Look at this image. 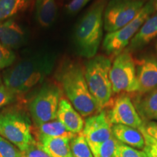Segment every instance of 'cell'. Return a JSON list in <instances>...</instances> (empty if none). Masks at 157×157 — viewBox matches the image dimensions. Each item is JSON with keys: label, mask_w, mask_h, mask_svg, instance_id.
<instances>
[{"label": "cell", "mask_w": 157, "mask_h": 157, "mask_svg": "<svg viewBox=\"0 0 157 157\" xmlns=\"http://www.w3.org/2000/svg\"><path fill=\"white\" fill-rule=\"evenodd\" d=\"M55 57L51 54L35 55L12 65L3 72V84L11 91L20 95L42 84L52 73Z\"/></svg>", "instance_id": "6da1fadb"}, {"label": "cell", "mask_w": 157, "mask_h": 157, "mask_svg": "<svg viewBox=\"0 0 157 157\" xmlns=\"http://www.w3.org/2000/svg\"><path fill=\"white\" fill-rule=\"evenodd\" d=\"M56 77L65 95L82 117H90L101 111L90 93L81 65L66 63L59 69Z\"/></svg>", "instance_id": "7a4b0ae2"}, {"label": "cell", "mask_w": 157, "mask_h": 157, "mask_svg": "<svg viewBox=\"0 0 157 157\" xmlns=\"http://www.w3.org/2000/svg\"><path fill=\"white\" fill-rule=\"evenodd\" d=\"M105 5V0H97L76 24L74 39L80 56L90 59L97 55L103 39Z\"/></svg>", "instance_id": "3957f363"}, {"label": "cell", "mask_w": 157, "mask_h": 157, "mask_svg": "<svg viewBox=\"0 0 157 157\" xmlns=\"http://www.w3.org/2000/svg\"><path fill=\"white\" fill-rule=\"evenodd\" d=\"M111 59L105 56H95L84 64V76L88 88L100 111L109 106L113 95L109 72Z\"/></svg>", "instance_id": "277c9868"}, {"label": "cell", "mask_w": 157, "mask_h": 157, "mask_svg": "<svg viewBox=\"0 0 157 157\" xmlns=\"http://www.w3.org/2000/svg\"><path fill=\"white\" fill-rule=\"evenodd\" d=\"M0 136L14 144L21 151L34 140L29 119L17 109L0 111Z\"/></svg>", "instance_id": "5b68a950"}, {"label": "cell", "mask_w": 157, "mask_h": 157, "mask_svg": "<svg viewBox=\"0 0 157 157\" xmlns=\"http://www.w3.org/2000/svg\"><path fill=\"white\" fill-rule=\"evenodd\" d=\"M156 0H149L141 8L132 21L122 28L113 32L107 33L103 41V50L109 55L119 54L128 46L143 23L155 10Z\"/></svg>", "instance_id": "8992f818"}, {"label": "cell", "mask_w": 157, "mask_h": 157, "mask_svg": "<svg viewBox=\"0 0 157 157\" xmlns=\"http://www.w3.org/2000/svg\"><path fill=\"white\" fill-rule=\"evenodd\" d=\"M109 76L113 93L138 92L135 62L129 51L125 50L117 55L111 63Z\"/></svg>", "instance_id": "52a82bcc"}, {"label": "cell", "mask_w": 157, "mask_h": 157, "mask_svg": "<svg viewBox=\"0 0 157 157\" xmlns=\"http://www.w3.org/2000/svg\"><path fill=\"white\" fill-rule=\"evenodd\" d=\"M60 98L61 90L56 84L48 83L41 87L29 103V111L36 126L57 119Z\"/></svg>", "instance_id": "ba28073f"}, {"label": "cell", "mask_w": 157, "mask_h": 157, "mask_svg": "<svg viewBox=\"0 0 157 157\" xmlns=\"http://www.w3.org/2000/svg\"><path fill=\"white\" fill-rule=\"evenodd\" d=\"M146 0H110L103 14L104 30L113 32L122 28L136 17Z\"/></svg>", "instance_id": "9c48e42d"}, {"label": "cell", "mask_w": 157, "mask_h": 157, "mask_svg": "<svg viewBox=\"0 0 157 157\" xmlns=\"http://www.w3.org/2000/svg\"><path fill=\"white\" fill-rule=\"evenodd\" d=\"M108 117L111 124L126 125L138 130L145 125L131 98L126 94H121L115 100Z\"/></svg>", "instance_id": "30bf717a"}, {"label": "cell", "mask_w": 157, "mask_h": 157, "mask_svg": "<svg viewBox=\"0 0 157 157\" xmlns=\"http://www.w3.org/2000/svg\"><path fill=\"white\" fill-rule=\"evenodd\" d=\"M111 128L112 124L110 122L107 113L102 110L86 119L82 133L90 149L93 150L113 136Z\"/></svg>", "instance_id": "8fae6325"}, {"label": "cell", "mask_w": 157, "mask_h": 157, "mask_svg": "<svg viewBox=\"0 0 157 157\" xmlns=\"http://www.w3.org/2000/svg\"><path fill=\"white\" fill-rule=\"evenodd\" d=\"M137 81L140 95L157 87V58L154 56L143 57L135 62Z\"/></svg>", "instance_id": "7c38bea8"}, {"label": "cell", "mask_w": 157, "mask_h": 157, "mask_svg": "<svg viewBox=\"0 0 157 157\" xmlns=\"http://www.w3.org/2000/svg\"><path fill=\"white\" fill-rule=\"evenodd\" d=\"M26 36L23 27L14 19L0 23V43L5 48L13 50L25 42Z\"/></svg>", "instance_id": "4fadbf2b"}, {"label": "cell", "mask_w": 157, "mask_h": 157, "mask_svg": "<svg viewBox=\"0 0 157 157\" xmlns=\"http://www.w3.org/2000/svg\"><path fill=\"white\" fill-rule=\"evenodd\" d=\"M57 119L63 124L68 131L73 134H79L83 130L84 121L82 116L66 98H60Z\"/></svg>", "instance_id": "5bb4252c"}, {"label": "cell", "mask_w": 157, "mask_h": 157, "mask_svg": "<svg viewBox=\"0 0 157 157\" xmlns=\"http://www.w3.org/2000/svg\"><path fill=\"white\" fill-rule=\"evenodd\" d=\"M157 36V13L150 16L143 23L137 34L135 35L127 50L135 51L148 44Z\"/></svg>", "instance_id": "9a60e30c"}, {"label": "cell", "mask_w": 157, "mask_h": 157, "mask_svg": "<svg viewBox=\"0 0 157 157\" xmlns=\"http://www.w3.org/2000/svg\"><path fill=\"white\" fill-rule=\"evenodd\" d=\"M113 136L119 142L132 148L144 149V137L140 130L123 124H112Z\"/></svg>", "instance_id": "2e32d148"}, {"label": "cell", "mask_w": 157, "mask_h": 157, "mask_svg": "<svg viewBox=\"0 0 157 157\" xmlns=\"http://www.w3.org/2000/svg\"><path fill=\"white\" fill-rule=\"evenodd\" d=\"M32 135L37 141L44 137H66L71 140L76 135L68 131L58 119L32 127Z\"/></svg>", "instance_id": "e0dca14e"}, {"label": "cell", "mask_w": 157, "mask_h": 157, "mask_svg": "<svg viewBox=\"0 0 157 157\" xmlns=\"http://www.w3.org/2000/svg\"><path fill=\"white\" fill-rule=\"evenodd\" d=\"M56 16V0H36L35 17L39 25L48 28L54 23Z\"/></svg>", "instance_id": "ac0fdd59"}, {"label": "cell", "mask_w": 157, "mask_h": 157, "mask_svg": "<svg viewBox=\"0 0 157 157\" xmlns=\"http://www.w3.org/2000/svg\"><path fill=\"white\" fill-rule=\"evenodd\" d=\"M70 140L66 137H44L38 142L50 157H72Z\"/></svg>", "instance_id": "d6986e66"}, {"label": "cell", "mask_w": 157, "mask_h": 157, "mask_svg": "<svg viewBox=\"0 0 157 157\" xmlns=\"http://www.w3.org/2000/svg\"><path fill=\"white\" fill-rule=\"evenodd\" d=\"M139 97L136 101V109L141 119L148 121L154 119L157 114V87Z\"/></svg>", "instance_id": "ffe728a7"}, {"label": "cell", "mask_w": 157, "mask_h": 157, "mask_svg": "<svg viewBox=\"0 0 157 157\" xmlns=\"http://www.w3.org/2000/svg\"><path fill=\"white\" fill-rule=\"evenodd\" d=\"M31 0H0V23L24 11Z\"/></svg>", "instance_id": "44dd1931"}, {"label": "cell", "mask_w": 157, "mask_h": 157, "mask_svg": "<svg viewBox=\"0 0 157 157\" xmlns=\"http://www.w3.org/2000/svg\"><path fill=\"white\" fill-rule=\"evenodd\" d=\"M72 157H94L89 145L82 133L76 135L70 140Z\"/></svg>", "instance_id": "7402d4cb"}, {"label": "cell", "mask_w": 157, "mask_h": 157, "mask_svg": "<svg viewBox=\"0 0 157 157\" xmlns=\"http://www.w3.org/2000/svg\"><path fill=\"white\" fill-rule=\"evenodd\" d=\"M119 141L112 136L91 150L94 157H116Z\"/></svg>", "instance_id": "603a6c76"}, {"label": "cell", "mask_w": 157, "mask_h": 157, "mask_svg": "<svg viewBox=\"0 0 157 157\" xmlns=\"http://www.w3.org/2000/svg\"><path fill=\"white\" fill-rule=\"evenodd\" d=\"M21 157H50L42 144L34 139L25 150L21 151Z\"/></svg>", "instance_id": "cb8c5ba5"}, {"label": "cell", "mask_w": 157, "mask_h": 157, "mask_svg": "<svg viewBox=\"0 0 157 157\" xmlns=\"http://www.w3.org/2000/svg\"><path fill=\"white\" fill-rule=\"evenodd\" d=\"M0 157H21V151L10 141L0 136Z\"/></svg>", "instance_id": "d4e9b609"}, {"label": "cell", "mask_w": 157, "mask_h": 157, "mask_svg": "<svg viewBox=\"0 0 157 157\" xmlns=\"http://www.w3.org/2000/svg\"><path fill=\"white\" fill-rule=\"evenodd\" d=\"M116 157H148L144 151H137L136 149L119 141L117 146Z\"/></svg>", "instance_id": "484cf974"}, {"label": "cell", "mask_w": 157, "mask_h": 157, "mask_svg": "<svg viewBox=\"0 0 157 157\" xmlns=\"http://www.w3.org/2000/svg\"><path fill=\"white\" fill-rule=\"evenodd\" d=\"M15 55L13 50H8L0 43V69L8 68L14 63Z\"/></svg>", "instance_id": "4316f807"}, {"label": "cell", "mask_w": 157, "mask_h": 157, "mask_svg": "<svg viewBox=\"0 0 157 157\" xmlns=\"http://www.w3.org/2000/svg\"><path fill=\"white\" fill-rule=\"evenodd\" d=\"M17 95L8 89L5 84L0 86V109L13 102Z\"/></svg>", "instance_id": "83f0119b"}, {"label": "cell", "mask_w": 157, "mask_h": 157, "mask_svg": "<svg viewBox=\"0 0 157 157\" xmlns=\"http://www.w3.org/2000/svg\"><path fill=\"white\" fill-rule=\"evenodd\" d=\"M140 131L142 133L143 137H144L145 143H146V146L143 150L147 151L151 154L154 156H157V140H154L153 137L147 134L144 130V127L142 129H140Z\"/></svg>", "instance_id": "f1b7e54d"}, {"label": "cell", "mask_w": 157, "mask_h": 157, "mask_svg": "<svg viewBox=\"0 0 157 157\" xmlns=\"http://www.w3.org/2000/svg\"><path fill=\"white\" fill-rule=\"evenodd\" d=\"M90 0H71L67 5V11L69 14L74 15L84 8Z\"/></svg>", "instance_id": "f546056e"}, {"label": "cell", "mask_w": 157, "mask_h": 157, "mask_svg": "<svg viewBox=\"0 0 157 157\" xmlns=\"http://www.w3.org/2000/svg\"><path fill=\"white\" fill-rule=\"evenodd\" d=\"M144 130L149 136L157 140V122L148 121L145 124Z\"/></svg>", "instance_id": "4dcf8cb0"}, {"label": "cell", "mask_w": 157, "mask_h": 157, "mask_svg": "<svg viewBox=\"0 0 157 157\" xmlns=\"http://www.w3.org/2000/svg\"><path fill=\"white\" fill-rule=\"evenodd\" d=\"M143 151L146 153V155H147V156H148V157H157V156H154V155H152L151 154H150V153L147 151H144V150H143Z\"/></svg>", "instance_id": "1f68e13d"}, {"label": "cell", "mask_w": 157, "mask_h": 157, "mask_svg": "<svg viewBox=\"0 0 157 157\" xmlns=\"http://www.w3.org/2000/svg\"><path fill=\"white\" fill-rule=\"evenodd\" d=\"M3 84V81H2V76L1 75V74H0V86L2 85Z\"/></svg>", "instance_id": "d6a6232c"}, {"label": "cell", "mask_w": 157, "mask_h": 157, "mask_svg": "<svg viewBox=\"0 0 157 157\" xmlns=\"http://www.w3.org/2000/svg\"><path fill=\"white\" fill-rule=\"evenodd\" d=\"M154 7H155V10H157V0H156V2H155Z\"/></svg>", "instance_id": "836d02e7"}, {"label": "cell", "mask_w": 157, "mask_h": 157, "mask_svg": "<svg viewBox=\"0 0 157 157\" xmlns=\"http://www.w3.org/2000/svg\"><path fill=\"white\" fill-rule=\"evenodd\" d=\"M154 119H156V120H157V114H156V117H155V118H154Z\"/></svg>", "instance_id": "e575fe53"}, {"label": "cell", "mask_w": 157, "mask_h": 157, "mask_svg": "<svg viewBox=\"0 0 157 157\" xmlns=\"http://www.w3.org/2000/svg\"><path fill=\"white\" fill-rule=\"evenodd\" d=\"M156 48H157V46H156Z\"/></svg>", "instance_id": "d590c367"}]
</instances>
